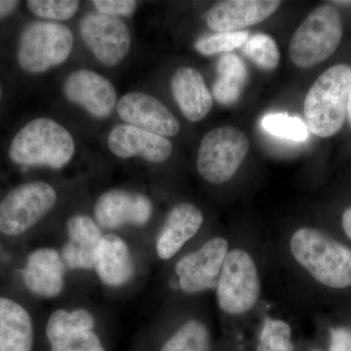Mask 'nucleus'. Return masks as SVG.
I'll list each match as a JSON object with an SVG mask.
<instances>
[{
	"label": "nucleus",
	"mask_w": 351,
	"mask_h": 351,
	"mask_svg": "<svg viewBox=\"0 0 351 351\" xmlns=\"http://www.w3.org/2000/svg\"><path fill=\"white\" fill-rule=\"evenodd\" d=\"M291 256L316 282L332 290L351 287V249L313 226L297 228L289 241Z\"/></svg>",
	"instance_id": "1"
},
{
	"label": "nucleus",
	"mask_w": 351,
	"mask_h": 351,
	"mask_svg": "<svg viewBox=\"0 0 351 351\" xmlns=\"http://www.w3.org/2000/svg\"><path fill=\"white\" fill-rule=\"evenodd\" d=\"M350 89V64H335L314 82L304 103V123L311 133L325 138L341 131L348 117Z\"/></svg>",
	"instance_id": "2"
},
{
	"label": "nucleus",
	"mask_w": 351,
	"mask_h": 351,
	"mask_svg": "<svg viewBox=\"0 0 351 351\" xmlns=\"http://www.w3.org/2000/svg\"><path fill=\"white\" fill-rule=\"evenodd\" d=\"M75 145L64 126L50 119L32 120L14 137L9 149L13 162L61 169L71 160Z\"/></svg>",
	"instance_id": "3"
},
{
	"label": "nucleus",
	"mask_w": 351,
	"mask_h": 351,
	"mask_svg": "<svg viewBox=\"0 0 351 351\" xmlns=\"http://www.w3.org/2000/svg\"><path fill=\"white\" fill-rule=\"evenodd\" d=\"M343 34V20L338 9L332 4L316 7L291 38V60L302 69L317 66L336 52Z\"/></svg>",
	"instance_id": "4"
},
{
	"label": "nucleus",
	"mask_w": 351,
	"mask_h": 351,
	"mask_svg": "<svg viewBox=\"0 0 351 351\" xmlns=\"http://www.w3.org/2000/svg\"><path fill=\"white\" fill-rule=\"evenodd\" d=\"M261 290L260 272L250 252L230 249L215 289L219 311L228 316L245 315L257 306Z\"/></svg>",
	"instance_id": "5"
},
{
	"label": "nucleus",
	"mask_w": 351,
	"mask_h": 351,
	"mask_svg": "<svg viewBox=\"0 0 351 351\" xmlns=\"http://www.w3.org/2000/svg\"><path fill=\"white\" fill-rule=\"evenodd\" d=\"M250 142L239 128L223 126L208 132L198 149V173L205 181L223 184L232 179L248 154Z\"/></svg>",
	"instance_id": "6"
},
{
	"label": "nucleus",
	"mask_w": 351,
	"mask_h": 351,
	"mask_svg": "<svg viewBox=\"0 0 351 351\" xmlns=\"http://www.w3.org/2000/svg\"><path fill=\"white\" fill-rule=\"evenodd\" d=\"M73 46V32L54 22H34L21 34L18 62L27 73H39L63 64Z\"/></svg>",
	"instance_id": "7"
},
{
	"label": "nucleus",
	"mask_w": 351,
	"mask_h": 351,
	"mask_svg": "<svg viewBox=\"0 0 351 351\" xmlns=\"http://www.w3.org/2000/svg\"><path fill=\"white\" fill-rule=\"evenodd\" d=\"M57 202L55 189L45 182H25L0 202V232L19 237L38 225Z\"/></svg>",
	"instance_id": "8"
},
{
	"label": "nucleus",
	"mask_w": 351,
	"mask_h": 351,
	"mask_svg": "<svg viewBox=\"0 0 351 351\" xmlns=\"http://www.w3.org/2000/svg\"><path fill=\"white\" fill-rule=\"evenodd\" d=\"M228 251V240L215 237L182 256L174 267L179 288L188 295L215 290Z\"/></svg>",
	"instance_id": "9"
},
{
	"label": "nucleus",
	"mask_w": 351,
	"mask_h": 351,
	"mask_svg": "<svg viewBox=\"0 0 351 351\" xmlns=\"http://www.w3.org/2000/svg\"><path fill=\"white\" fill-rule=\"evenodd\" d=\"M80 34L87 47L105 66H117L130 49V32L125 23L117 17L87 14L80 22Z\"/></svg>",
	"instance_id": "10"
},
{
	"label": "nucleus",
	"mask_w": 351,
	"mask_h": 351,
	"mask_svg": "<svg viewBox=\"0 0 351 351\" xmlns=\"http://www.w3.org/2000/svg\"><path fill=\"white\" fill-rule=\"evenodd\" d=\"M152 203L147 196L123 189L103 193L94 208L95 221L104 230L124 226H143L152 216Z\"/></svg>",
	"instance_id": "11"
},
{
	"label": "nucleus",
	"mask_w": 351,
	"mask_h": 351,
	"mask_svg": "<svg viewBox=\"0 0 351 351\" xmlns=\"http://www.w3.org/2000/svg\"><path fill=\"white\" fill-rule=\"evenodd\" d=\"M120 119L129 125L162 137H173L180 131L175 115L160 101L142 92H131L120 99L117 106Z\"/></svg>",
	"instance_id": "12"
},
{
	"label": "nucleus",
	"mask_w": 351,
	"mask_h": 351,
	"mask_svg": "<svg viewBox=\"0 0 351 351\" xmlns=\"http://www.w3.org/2000/svg\"><path fill=\"white\" fill-rule=\"evenodd\" d=\"M66 98L97 119H107L117 106V91L107 78L89 69H78L66 77Z\"/></svg>",
	"instance_id": "13"
},
{
	"label": "nucleus",
	"mask_w": 351,
	"mask_h": 351,
	"mask_svg": "<svg viewBox=\"0 0 351 351\" xmlns=\"http://www.w3.org/2000/svg\"><path fill=\"white\" fill-rule=\"evenodd\" d=\"M66 270L61 253L56 249H36L25 261L23 282L32 294L44 299H54L64 291Z\"/></svg>",
	"instance_id": "14"
},
{
	"label": "nucleus",
	"mask_w": 351,
	"mask_h": 351,
	"mask_svg": "<svg viewBox=\"0 0 351 351\" xmlns=\"http://www.w3.org/2000/svg\"><path fill=\"white\" fill-rule=\"evenodd\" d=\"M280 4L278 0L219 1L207 13V25L216 32H240L267 20Z\"/></svg>",
	"instance_id": "15"
},
{
	"label": "nucleus",
	"mask_w": 351,
	"mask_h": 351,
	"mask_svg": "<svg viewBox=\"0 0 351 351\" xmlns=\"http://www.w3.org/2000/svg\"><path fill=\"white\" fill-rule=\"evenodd\" d=\"M204 216L197 206L184 202L172 208L157 235L156 251L159 258L171 260L197 234Z\"/></svg>",
	"instance_id": "16"
},
{
	"label": "nucleus",
	"mask_w": 351,
	"mask_h": 351,
	"mask_svg": "<svg viewBox=\"0 0 351 351\" xmlns=\"http://www.w3.org/2000/svg\"><path fill=\"white\" fill-rule=\"evenodd\" d=\"M108 149L120 158L141 156L149 162L167 160L173 152L168 138L125 124L113 128L108 138Z\"/></svg>",
	"instance_id": "17"
},
{
	"label": "nucleus",
	"mask_w": 351,
	"mask_h": 351,
	"mask_svg": "<svg viewBox=\"0 0 351 351\" xmlns=\"http://www.w3.org/2000/svg\"><path fill=\"white\" fill-rule=\"evenodd\" d=\"M93 270L107 287H123L130 282L135 262L125 240L114 233L104 234L95 252Z\"/></svg>",
	"instance_id": "18"
},
{
	"label": "nucleus",
	"mask_w": 351,
	"mask_h": 351,
	"mask_svg": "<svg viewBox=\"0 0 351 351\" xmlns=\"http://www.w3.org/2000/svg\"><path fill=\"white\" fill-rule=\"evenodd\" d=\"M68 241L61 251L64 265L73 270H91L95 252L104 237L95 219L86 215H75L66 223Z\"/></svg>",
	"instance_id": "19"
},
{
	"label": "nucleus",
	"mask_w": 351,
	"mask_h": 351,
	"mask_svg": "<svg viewBox=\"0 0 351 351\" xmlns=\"http://www.w3.org/2000/svg\"><path fill=\"white\" fill-rule=\"evenodd\" d=\"M171 92L184 117L191 122L204 119L213 108V97L197 69L184 66L171 80Z\"/></svg>",
	"instance_id": "20"
},
{
	"label": "nucleus",
	"mask_w": 351,
	"mask_h": 351,
	"mask_svg": "<svg viewBox=\"0 0 351 351\" xmlns=\"http://www.w3.org/2000/svg\"><path fill=\"white\" fill-rule=\"evenodd\" d=\"M34 328L29 311L0 295V351H32Z\"/></svg>",
	"instance_id": "21"
},
{
	"label": "nucleus",
	"mask_w": 351,
	"mask_h": 351,
	"mask_svg": "<svg viewBox=\"0 0 351 351\" xmlns=\"http://www.w3.org/2000/svg\"><path fill=\"white\" fill-rule=\"evenodd\" d=\"M217 77L213 86V96L223 106H232L241 96L247 80L248 69L237 55L226 53L217 63Z\"/></svg>",
	"instance_id": "22"
},
{
	"label": "nucleus",
	"mask_w": 351,
	"mask_h": 351,
	"mask_svg": "<svg viewBox=\"0 0 351 351\" xmlns=\"http://www.w3.org/2000/svg\"><path fill=\"white\" fill-rule=\"evenodd\" d=\"M211 332L197 318L182 323L164 343L160 351H211Z\"/></svg>",
	"instance_id": "23"
},
{
	"label": "nucleus",
	"mask_w": 351,
	"mask_h": 351,
	"mask_svg": "<svg viewBox=\"0 0 351 351\" xmlns=\"http://www.w3.org/2000/svg\"><path fill=\"white\" fill-rule=\"evenodd\" d=\"M96 319L93 314L85 308H76L73 311L58 309L51 314L46 325V337L48 341L69 334V332L94 330Z\"/></svg>",
	"instance_id": "24"
},
{
	"label": "nucleus",
	"mask_w": 351,
	"mask_h": 351,
	"mask_svg": "<svg viewBox=\"0 0 351 351\" xmlns=\"http://www.w3.org/2000/svg\"><path fill=\"white\" fill-rule=\"evenodd\" d=\"M242 47L245 56L263 71H274L280 62L278 46L269 34L252 36Z\"/></svg>",
	"instance_id": "25"
},
{
	"label": "nucleus",
	"mask_w": 351,
	"mask_h": 351,
	"mask_svg": "<svg viewBox=\"0 0 351 351\" xmlns=\"http://www.w3.org/2000/svg\"><path fill=\"white\" fill-rule=\"evenodd\" d=\"M257 351H294L290 325L280 318H265L258 336Z\"/></svg>",
	"instance_id": "26"
},
{
	"label": "nucleus",
	"mask_w": 351,
	"mask_h": 351,
	"mask_svg": "<svg viewBox=\"0 0 351 351\" xmlns=\"http://www.w3.org/2000/svg\"><path fill=\"white\" fill-rule=\"evenodd\" d=\"M263 128L270 135L293 142H304L308 137V129L299 117L286 113H269L262 119Z\"/></svg>",
	"instance_id": "27"
},
{
	"label": "nucleus",
	"mask_w": 351,
	"mask_h": 351,
	"mask_svg": "<svg viewBox=\"0 0 351 351\" xmlns=\"http://www.w3.org/2000/svg\"><path fill=\"white\" fill-rule=\"evenodd\" d=\"M250 38L248 31L233 32H218L211 36H202L195 41V47L200 54L205 56L230 53L242 47Z\"/></svg>",
	"instance_id": "28"
},
{
	"label": "nucleus",
	"mask_w": 351,
	"mask_h": 351,
	"mask_svg": "<svg viewBox=\"0 0 351 351\" xmlns=\"http://www.w3.org/2000/svg\"><path fill=\"white\" fill-rule=\"evenodd\" d=\"M50 351H106L94 330H82L62 335L49 341Z\"/></svg>",
	"instance_id": "29"
},
{
	"label": "nucleus",
	"mask_w": 351,
	"mask_h": 351,
	"mask_svg": "<svg viewBox=\"0 0 351 351\" xmlns=\"http://www.w3.org/2000/svg\"><path fill=\"white\" fill-rule=\"evenodd\" d=\"M27 4L29 10L38 17L64 21L75 15L80 2L75 0H29Z\"/></svg>",
	"instance_id": "30"
},
{
	"label": "nucleus",
	"mask_w": 351,
	"mask_h": 351,
	"mask_svg": "<svg viewBox=\"0 0 351 351\" xmlns=\"http://www.w3.org/2000/svg\"><path fill=\"white\" fill-rule=\"evenodd\" d=\"M95 8L103 15L131 16L137 8V1L134 0H94Z\"/></svg>",
	"instance_id": "31"
},
{
	"label": "nucleus",
	"mask_w": 351,
	"mask_h": 351,
	"mask_svg": "<svg viewBox=\"0 0 351 351\" xmlns=\"http://www.w3.org/2000/svg\"><path fill=\"white\" fill-rule=\"evenodd\" d=\"M329 351H351V331L346 327L330 330Z\"/></svg>",
	"instance_id": "32"
},
{
	"label": "nucleus",
	"mask_w": 351,
	"mask_h": 351,
	"mask_svg": "<svg viewBox=\"0 0 351 351\" xmlns=\"http://www.w3.org/2000/svg\"><path fill=\"white\" fill-rule=\"evenodd\" d=\"M19 1H14V0H0V20L8 17L16 10Z\"/></svg>",
	"instance_id": "33"
},
{
	"label": "nucleus",
	"mask_w": 351,
	"mask_h": 351,
	"mask_svg": "<svg viewBox=\"0 0 351 351\" xmlns=\"http://www.w3.org/2000/svg\"><path fill=\"white\" fill-rule=\"evenodd\" d=\"M341 226L346 237L351 240V206L346 208L341 215Z\"/></svg>",
	"instance_id": "34"
},
{
	"label": "nucleus",
	"mask_w": 351,
	"mask_h": 351,
	"mask_svg": "<svg viewBox=\"0 0 351 351\" xmlns=\"http://www.w3.org/2000/svg\"><path fill=\"white\" fill-rule=\"evenodd\" d=\"M346 119H348V122H350V125L351 127V89L350 93V99H348V117H346Z\"/></svg>",
	"instance_id": "35"
},
{
	"label": "nucleus",
	"mask_w": 351,
	"mask_h": 351,
	"mask_svg": "<svg viewBox=\"0 0 351 351\" xmlns=\"http://www.w3.org/2000/svg\"><path fill=\"white\" fill-rule=\"evenodd\" d=\"M332 3L341 4V5H351V1H332Z\"/></svg>",
	"instance_id": "36"
},
{
	"label": "nucleus",
	"mask_w": 351,
	"mask_h": 351,
	"mask_svg": "<svg viewBox=\"0 0 351 351\" xmlns=\"http://www.w3.org/2000/svg\"><path fill=\"white\" fill-rule=\"evenodd\" d=\"M2 97V86L1 84H0V100H1Z\"/></svg>",
	"instance_id": "37"
},
{
	"label": "nucleus",
	"mask_w": 351,
	"mask_h": 351,
	"mask_svg": "<svg viewBox=\"0 0 351 351\" xmlns=\"http://www.w3.org/2000/svg\"><path fill=\"white\" fill-rule=\"evenodd\" d=\"M313 351H319V350H313Z\"/></svg>",
	"instance_id": "38"
}]
</instances>
